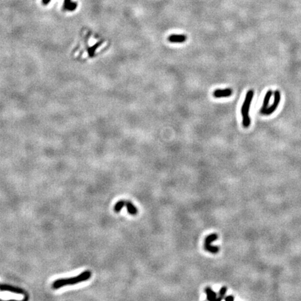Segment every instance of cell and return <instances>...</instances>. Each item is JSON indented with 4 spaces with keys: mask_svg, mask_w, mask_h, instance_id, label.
Here are the masks:
<instances>
[{
    "mask_svg": "<svg viewBox=\"0 0 301 301\" xmlns=\"http://www.w3.org/2000/svg\"><path fill=\"white\" fill-rule=\"evenodd\" d=\"M91 277V272L89 270H86L82 272L80 275L76 277L69 278H62L56 280L52 284V288L54 289H57L61 287L67 285H74L77 283L86 281Z\"/></svg>",
    "mask_w": 301,
    "mask_h": 301,
    "instance_id": "obj_1",
    "label": "cell"
},
{
    "mask_svg": "<svg viewBox=\"0 0 301 301\" xmlns=\"http://www.w3.org/2000/svg\"><path fill=\"white\" fill-rule=\"evenodd\" d=\"M254 96V91L250 90L247 91L246 96L244 100L242 108H241V114L243 116V125L245 128H247L250 125V119L249 117V109L251 105L252 98Z\"/></svg>",
    "mask_w": 301,
    "mask_h": 301,
    "instance_id": "obj_2",
    "label": "cell"
},
{
    "mask_svg": "<svg viewBox=\"0 0 301 301\" xmlns=\"http://www.w3.org/2000/svg\"><path fill=\"white\" fill-rule=\"evenodd\" d=\"M218 236H217V234H211L210 235L205 238L204 240V249L206 250V251L209 252L212 254H216L219 252V247L217 246H213L211 245L213 241H215L217 239Z\"/></svg>",
    "mask_w": 301,
    "mask_h": 301,
    "instance_id": "obj_3",
    "label": "cell"
},
{
    "mask_svg": "<svg viewBox=\"0 0 301 301\" xmlns=\"http://www.w3.org/2000/svg\"><path fill=\"white\" fill-rule=\"evenodd\" d=\"M280 93L279 91H275V93H274V101L273 103L272 104V105L270 107H268V108L264 109V111L260 112L261 114H264V115H270L271 114L275 111L276 109L278 108V107L279 105V104L280 103Z\"/></svg>",
    "mask_w": 301,
    "mask_h": 301,
    "instance_id": "obj_4",
    "label": "cell"
},
{
    "mask_svg": "<svg viewBox=\"0 0 301 301\" xmlns=\"http://www.w3.org/2000/svg\"><path fill=\"white\" fill-rule=\"evenodd\" d=\"M232 94V90L231 89H217L213 92V96L216 98H223L229 97Z\"/></svg>",
    "mask_w": 301,
    "mask_h": 301,
    "instance_id": "obj_5",
    "label": "cell"
},
{
    "mask_svg": "<svg viewBox=\"0 0 301 301\" xmlns=\"http://www.w3.org/2000/svg\"><path fill=\"white\" fill-rule=\"evenodd\" d=\"M187 37L185 35H177L173 34L169 36L168 40L171 43H183L186 41Z\"/></svg>",
    "mask_w": 301,
    "mask_h": 301,
    "instance_id": "obj_6",
    "label": "cell"
},
{
    "mask_svg": "<svg viewBox=\"0 0 301 301\" xmlns=\"http://www.w3.org/2000/svg\"><path fill=\"white\" fill-rule=\"evenodd\" d=\"M272 95H273V91H272L269 90V91H267L266 96H265L264 100L263 102V105H262V108L260 110V112L264 111V109H266L268 108V106H269V100L270 99L271 96H272Z\"/></svg>",
    "mask_w": 301,
    "mask_h": 301,
    "instance_id": "obj_7",
    "label": "cell"
},
{
    "mask_svg": "<svg viewBox=\"0 0 301 301\" xmlns=\"http://www.w3.org/2000/svg\"><path fill=\"white\" fill-rule=\"evenodd\" d=\"M204 292L206 294L207 298L206 299L208 300H216L217 299V294L216 292H214L210 287L205 288Z\"/></svg>",
    "mask_w": 301,
    "mask_h": 301,
    "instance_id": "obj_8",
    "label": "cell"
},
{
    "mask_svg": "<svg viewBox=\"0 0 301 301\" xmlns=\"http://www.w3.org/2000/svg\"><path fill=\"white\" fill-rule=\"evenodd\" d=\"M126 206L127 208V211L130 215L135 216L138 213V209L130 201H126Z\"/></svg>",
    "mask_w": 301,
    "mask_h": 301,
    "instance_id": "obj_9",
    "label": "cell"
},
{
    "mask_svg": "<svg viewBox=\"0 0 301 301\" xmlns=\"http://www.w3.org/2000/svg\"><path fill=\"white\" fill-rule=\"evenodd\" d=\"M77 7V4L75 2H71V0H65L64 1V8L66 9L69 11L75 10Z\"/></svg>",
    "mask_w": 301,
    "mask_h": 301,
    "instance_id": "obj_10",
    "label": "cell"
},
{
    "mask_svg": "<svg viewBox=\"0 0 301 301\" xmlns=\"http://www.w3.org/2000/svg\"><path fill=\"white\" fill-rule=\"evenodd\" d=\"M126 206V201L124 200H120L119 201L117 204L114 206V211L115 212L119 213L120 211L123 207H124Z\"/></svg>",
    "mask_w": 301,
    "mask_h": 301,
    "instance_id": "obj_11",
    "label": "cell"
},
{
    "mask_svg": "<svg viewBox=\"0 0 301 301\" xmlns=\"http://www.w3.org/2000/svg\"><path fill=\"white\" fill-rule=\"evenodd\" d=\"M226 290H227V289H226V287H222L221 289H220V292H219V297L217 298L216 300H217V301H220V300H223V299H224V297H225V294H226Z\"/></svg>",
    "mask_w": 301,
    "mask_h": 301,
    "instance_id": "obj_12",
    "label": "cell"
},
{
    "mask_svg": "<svg viewBox=\"0 0 301 301\" xmlns=\"http://www.w3.org/2000/svg\"><path fill=\"white\" fill-rule=\"evenodd\" d=\"M225 301H233L234 300V297L231 295V296H228L225 298Z\"/></svg>",
    "mask_w": 301,
    "mask_h": 301,
    "instance_id": "obj_13",
    "label": "cell"
},
{
    "mask_svg": "<svg viewBox=\"0 0 301 301\" xmlns=\"http://www.w3.org/2000/svg\"><path fill=\"white\" fill-rule=\"evenodd\" d=\"M50 1H51V0H42V2H43V4L46 5L47 4H49Z\"/></svg>",
    "mask_w": 301,
    "mask_h": 301,
    "instance_id": "obj_14",
    "label": "cell"
},
{
    "mask_svg": "<svg viewBox=\"0 0 301 301\" xmlns=\"http://www.w3.org/2000/svg\"><path fill=\"white\" fill-rule=\"evenodd\" d=\"M0 286H1V284H0Z\"/></svg>",
    "mask_w": 301,
    "mask_h": 301,
    "instance_id": "obj_15",
    "label": "cell"
}]
</instances>
